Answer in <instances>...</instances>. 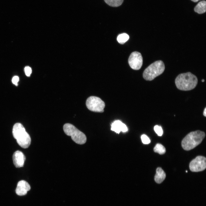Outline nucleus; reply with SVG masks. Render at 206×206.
I'll return each instance as SVG.
<instances>
[{
	"label": "nucleus",
	"mask_w": 206,
	"mask_h": 206,
	"mask_svg": "<svg viewBox=\"0 0 206 206\" xmlns=\"http://www.w3.org/2000/svg\"><path fill=\"white\" fill-rule=\"evenodd\" d=\"M177 88L181 90L188 91L194 88L198 82L197 77L190 72L179 75L175 80Z\"/></svg>",
	"instance_id": "nucleus-1"
},
{
	"label": "nucleus",
	"mask_w": 206,
	"mask_h": 206,
	"mask_svg": "<svg viewBox=\"0 0 206 206\" xmlns=\"http://www.w3.org/2000/svg\"><path fill=\"white\" fill-rule=\"evenodd\" d=\"M205 136L204 132L199 130L191 132L183 139L182 146L186 150H191L201 143Z\"/></svg>",
	"instance_id": "nucleus-2"
},
{
	"label": "nucleus",
	"mask_w": 206,
	"mask_h": 206,
	"mask_svg": "<svg viewBox=\"0 0 206 206\" xmlns=\"http://www.w3.org/2000/svg\"><path fill=\"white\" fill-rule=\"evenodd\" d=\"M12 133L14 138L20 146L24 148L29 147L31 143V138L21 124L16 123L14 124Z\"/></svg>",
	"instance_id": "nucleus-3"
},
{
	"label": "nucleus",
	"mask_w": 206,
	"mask_h": 206,
	"mask_svg": "<svg viewBox=\"0 0 206 206\" xmlns=\"http://www.w3.org/2000/svg\"><path fill=\"white\" fill-rule=\"evenodd\" d=\"M165 69L164 64L162 61H155L144 70L143 72V77L146 80H152L163 73Z\"/></svg>",
	"instance_id": "nucleus-4"
},
{
	"label": "nucleus",
	"mask_w": 206,
	"mask_h": 206,
	"mask_svg": "<svg viewBox=\"0 0 206 206\" xmlns=\"http://www.w3.org/2000/svg\"><path fill=\"white\" fill-rule=\"evenodd\" d=\"M63 130L65 133L67 135L71 136L72 140L76 143L82 144L86 141L85 135L73 125L66 123L63 126Z\"/></svg>",
	"instance_id": "nucleus-5"
},
{
	"label": "nucleus",
	"mask_w": 206,
	"mask_h": 206,
	"mask_svg": "<svg viewBox=\"0 0 206 206\" xmlns=\"http://www.w3.org/2000/svg\"><path fill=\"white\" fill-rule=\"evenodd\" d=\"M86 105L89 110L96 112H103L105 106L104 102L100 98L95 96L88 98L86 101Z\"/></svg>",
	"instance_id": "nucleus-6"
},
{
	"label": "nucleus",
	"mask_w": 206,
	"mask_h": 206,
	"mask_svg": "<svg viewBox=\"0 0 206 206\" xmlns=\"http://www.w3.org/2000/svg\"><path fill=\"white\" fill-rule=\"evenodd\" d=\"M190 170L192 172L202 171L206 168V159L203 156H199L193 160L189 165Z\"/></svg>",
	"instance_id": "nucleus-7"
},
{
	"label": "nucleus",
	"mask_w": 206,
	"mask_h": 206,
	"mask_svg": "<svg viewBox=\"0 0 206 206\" xmlns=\"http://www.w3.org/2000/svg\"><path fill=\"white\" fill-rule=\"evenodd\" d=\"M128 62L130 67L133 70H138L141 67L143 60L141 54L137 52H132L130 56Z\"/></svg>",
	"instance_id": "nucleus-8"
},
{
	"label": "nucleus",
	"mask_w": 206,
	"mask_h": 206,
	"mask_svg": "<svg viewBox=\"0 0 206 206\" xmlns=\"http://www.w3.org/2000/svg\"><path fill=\"white\" fill-rule=\"evenodd\" d=\"M13 160L15 166L17 168H20L23 166L25 157L22 152L17 150L13 154Z\"/></svg>",
	"instance_id": "nucleus-9"
},
{
	"label": "nucleus",
	"mask_w": 206,
	"mask_h": 206,
	"mask_svg": "<svg viewBox=\"0 0 206 206\" xmlns=\"http://www.w3.org/2000/svg\"><path fill=\"white\" fill-rule=\"evenodd\" d=\"M30 186L27 182L24 180H21L17 183L16 193L18 195H24L27 193V191L30 190Z\"/></svg>",
	"instance_id": "nucleus-10"
},
{
	"label": "nucleus",
	"mask_w": 206,
	"mask_h": 206,
	"mask_svg": "<svg viewBox=\"0 0 206 206\" xmlns=\"http://www.w3.org/2000/svg\"><path fill=\"white\" fill-rule=\"evenodd\" d=\"M111 130L119 134L121 131L123 132H126L128 129L125 124L119 120H116L112 123Z\"/></svg>",
	"instance_id": "nucleus-11"
},
{
	"label": "nucleus",
	"mask_w": 206,
	"mask_h": 206,
	"mask_svg": "<svg viewBox=\"0 0 206 206\" xmlns=\"http://www.w3.org/2000/svg\"><path fill=\"white\" fill-rule=\"evenodd\" d=\"M156 171L154 178V181L157 183H161L165 179L166 177V174L161 167L157 168Z\"/></svg>",
	"instance_id": "nucleus-12"
},
{
	"label": "nucleus",
	"mask_w": 206,
	"mask_h": 206,
	"mask_svg": "<svg viewBox=\"0 0 206 206\" xmlns=\"http://www.w3.org/2000/svg\"><path fill=\"white\" fill-rule=\"evenodd\" d=\"M195 12L199 14H202L206 11V1L203 0L199 2L195 7L194 9Z\"/></svg>",
	"instance_id": "nucleus-13"
},
{
	"label": "nucleus",
	"mask_w": 206,
	"mask_h": 206,
	"mask_svg": "<svg viewBox=\"0 0 206 206\" xmlns=\"http://www.w3.org/2000/svg\"><path fill=\"white\" fill-rule=\"evenodd\" d=\"M105 3L110 6L117 7L122 3L123 0H104Z\"/></svg>",
	"instance_id": "nucleus-14"
},
{
	"label": "nucleus",
	"mask_w": 206,
	"mask_h": 206,
	"mask_svg": "<svg viewBox=\"0 0 206 206\" xmlns=\"http://www.w3.org/2000/svg\"><path fill=\"white\" fill-rule=\"evenodd\" d=\"M154 151L160 154H164L166 151L165 147L161 144H157L154 148Z\"/></svg>",
	"instance_id": "nucleus-15"
},
{
	"label": "nucleus",
	"mask_w": 206,
	"mask_h": 206,
	"mask_svg": "<svg viewBox=\"0 0 206 206\" xmlns=\"http://www.w3.org/2000/svg\"><path fill=\"white\" fill-rule=\"evenodd\" d=\"M129 36L126 33H123L119 35L117 37V40L120 44H123L129 39Z\"/></svg>",
	"instance_id": "nucleus-16"
},
{
	"label": "nucleus",
	"mask_w": 206,
	"mask_h": 206,
	"mask_svg": "<svg viewBox=\"0 0 206 206\" xmlns=\"http://www.w3.org/2000/svg\"><path fill=\"white\" fill-rule=\"evenodd\" d=\"M154 130L157 135L159 136H162L163 134V130L161 126L155 125L154 127Z\"/></svg>",
	"instance_id": "nucleus-17"
},
{
	"label": "nucleus",
	"mask_w": 206,
	"mask_h": 206,
	"mask_svg": "<svg viewBox=\"0 0 206 206\" xmlns=\"http://www.w3.org/2000/svg\"><path fill=\"white\" fill-rule=\"evenodd\" d=\"M141 138L142 142L144 144H148L150 142L149 138L145 134L142 135L141 136Z\"/></svg>",
	"instance_id": "nucleus-18"
},
{
	"label": "nucleus",
	"mask_w": 206,
	"mask_h": 206,
	"mask_svg": "<svg viewBox=\"0 0 206 206\" xmlns=\"http://www.w3.org/2000/svg\"><path fill=\"white\" fill-rule=\"evenodd\" d=\"M24 71L26 76L28 77L30 76L32 72L31 68L28 66H26L25 68Z\"/></svg>",
	"instance_id": "nucleus-19"
},
{
	"label": "nucleus",
	"mask_w": 206,
	"mask_h": 206,
	"mask_svg": "<svg viewBox=\"0 0 206 206\" xmlns=\"http://www.w3.org/2000/svg\"><path fill=\"white\" fill-rule=\"evenodd\" d=\"M19 80V77L17 76H15L13 78L12 81L13 84L16 86H17L18 85V82Z\"/></svg>",
	"instance_id": "nucleus-20"
},
{
	"label": "nucleus",
	"mask_w": 206,
	"mask_h": 206,
	"mask_svg": "<svg viewBox=\"0 0 206 206\" xmlns=\"http://www.w3.org/2000/svg\"><path fill=\"white\" fill-rule=\"evenodd\" d=\"M203 115L205 116L206 117V108H205L204 110L203 111Z\"/></svg>",
	"instance_id": "nucleus-21"
},
{
	"label": "nucleus",
	"mask_w": 206,
	"mask_h": 206,
	"mask_svg": "<svg viewBox=\"0 0 206 206\" xmlns=\"http://www.w3.org/2000/svg\"><path fill=\"white\" fill-rule=\"evenodd\" d=\"M191 0L194 2H197L198 1H199V0Z\"/></svg>",
	"instance_id": "nucleus-22"
},
{
	"label": "nucleus",
	"mask_w": 206,
	"mask_h": 206,
	"mask_svg": "<svg viewBox=\"0 0 206 206\" xmlns=\"http://www.w3.org/2000/svg\"><path fill=\"white\" fill-rule=\"evenodd\" d=\"M204 81H205V80L204 79H203L202 80V82H204Z\"/></svg>",
	"instance_id": "nucleus-23"
},
{
	"label": "nucleus",
	"mask_w": 206,
	"mask_h": 206,
	"mask_svg": "<svg viewBox=\"0 0 206 206\" xmlns=\"http://www.w3.org/2000/svg\"><path fill=\"white\" fill-rule=\"evenodd\" d=\"M186 173L187 172V171H186Z\"/></svg>",
	"instance_id": "nucleus-24"
}]
</instances>
